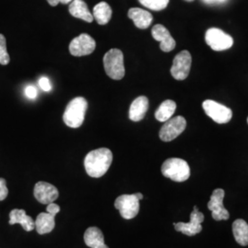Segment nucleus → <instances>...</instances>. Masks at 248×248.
<instances>
[{
    "instance_id": "obj_1",
    "label": "nucleus",
    "mask_w": 248,
    "mask_h": 248,
    "mask_svg": "<svg viewBox=\"0 0 248 248\" xmlns=\"http://www.w3.org/2000/svg\"><path fill=\"white\" fill-rule=\"evenodd\" d=\"M113 160L111 151L108 148H98L91 151L84 160L85 169L89 177H101L109 169Z\"/></svg>"
},
{
    "instance_id": "obj_2",
    "label": "nucleus",
    "mask_w": 248,
    "mask_h": 248,
    "mask_svg": "<svg viewBox=\"0 0 248 248\" xmlns=\"http://www.w3.org/2000/svg\"><path fill=\"white\" fill-rule=\"evenodd\" d=\"M88 106L89 105L87 99L83 97H78L72 99L67 104L62 115L64 124L70 128H79L84 123Z\"/></svg>"
},
{
    "instance_id": "obj_3",
    "label": "nucleus",
    "mask_w": 248,
    "mask_h": 248,
    "mask_svg": "<svg viewBox=\"0 0 248 248\" xmlns=\"http://www.w3.org/2000/svg\"><path fill=\"white\" fill-rule=\"evenodd\" d=\"M162 174L176 182H184L190 177V168L185 160L169 158L162 165Z\"/></svg>"
},
{
    "instance_id": "obj_4",
    "label": "nucleus",
    "mask_w": 248,
    "mask_h": 248,
    "mask_svg": "<svg viewBox=\"0 0 248 248\" xmlns=\"http://www.w3.org/2000/svg\"><path fill=\"white\" fill-rule=\"evenodd\" d=\"M104 69L108 78L111 79H123L125 76L124 53L119 49H110L103 58Z\"/></svg>"
},
{
    "instance_id": "obj_5",
    "label": "nucleus",
    "mask_w": 248,
    "mask_h": 248,
    "mask_svg": "<svg viewBox=\"0 0 248 248\" xmlns=\"http://www.w3.org/2000/svg\"><path fill=\"white\" fill-rule=\"evenodd\" d=\"M205 41L206 44L216 52L228 50L233 45V39L232 36L218 28L209 29L205 33Z\"/></svg>"
},
{
    "instance_id": "obj_6",
    "label": "nucleus",
    "mask_w": 248,
    "mask_h": 248,
    "mask_svg": "<svg viewBox=\"0 0 248 248\" xmlns=\"http://www.w3.org/2000/svg\"><path fill=\"white\" fill-rule=\"evenodd\" d=\"M114 206L116 209L119 210L121 216L126 219V220H131L134 217L137 216L140 210V200L135 194L132 195L119 196L116 199Z\"/></svg>"
},
{
    "instance_id": "obj_7",
    "label": "nucleus",
    "mask_w": 248,
    "mask_h": 248,
    "mask_svg": "<svg viewBox=\"0 0 248 248\" xmlns=\"http://www.w3.org/2000/svg\"><path fill=\"white\" fill-rule=\"evenodd\" d=\"M186 119L182 116H177L169 119L162 126L159 132L160 139L163 142H171L185 131Z\"/></svg>"
},
{
    "instance_id": "obj_8",
    "label": "nucleus",
    "mask_w": 248,
    "mask_h": 248,
    "mask_svg": "<svg viewBox=\"0 0 248 248\" xmlns=\"http://www.w3.org/2000/svg\"><path fill=\"white\" fill-rule=\"evenodd\" d=\"M202 108L205 113L217 124H227L232 117L231 108L212 99L205 100L202 103Z\"/></svg>"
},
{
    "instance_id": "obj_9",
    "label": "nucleus",
    "mask_w": 248,
    "mask_h": 248,
    "mask_svg": "<svg viewBox=\"0 0 248 248\" xmlns=\"http://www.w3.org/2000/svg\"><path fill=\"white\" fill-rule=\"evenodd\" d=\"M191 54L188 51H182L177 53L173 60L171 67V75L177 80H185L189 75L191 67Z\"/></svg>"
},
{
    "instance_id": "obj_10",
    "label": "nucleus",
    "mask_w": 248,
    "mask_h": 248,
    "mask_svg": "<svg viewBox=\"0 0 248 248\" xmlns=\"http://www.w3.org/2000/svg\"><path fill=\"white\" fill-rule=\"evenodd\" d=\"M96 49V42L91 36L82 33L72 40L69 52L73 56H86L93 53Z\"/></svg>"
},
{
    "instance_id": "obj_11",
    "label": "nucleus",
    "mask_w": 248,
    "mask_h": 248,
    "mask_svg": "<svg viewBox=\"0 0 248 248\" xmlns=\"http://www.w3.org/2000/svg\"><path fill=\"white\" fill-rule=\"evenodd\" d=\"M203 221V214L199 212L197 206H194L193 212L190 214L189 222H177L174 223V226L177 232H180L187 236H193L202 230V223Z\"/></svg>"
},
{
    "instance_id": "obj_12",
    "label": "nucleus",
    "mask_w": 248,
    "mask_h": 248,
    "mask_svg": "<svg viewBox=\"0 0 248 248\" xmlns=\"http://www.w3.org/2000/svg\"><path fill=\"white\" fill-rule=\"evenodd\" d=\"M224 195L225 192L222 188H216L208 202V209L212 212L213 218L215 221L228 220L230 217L228 211L223 207Z\"/></svg>"
},
{
    "instance_id": "obj_13",
    "label": "nucleus",
    "mask_w": 248,
    "mask_h": 248,
    "mask_svg": "<svg viewBox=\"0 0 248 248\" xmlns=\"http://www.w3.org/2000/svg\"><path fill=\"white\" fill-rule=\"evenodd\" d=\"M34 197L42 204H50L54 202L58 197L59 192L55 186L45 181H39L34 186Z\"/></svg>"
},
{
    "instance_id": "obj_14",
    "label": "nucleus",
    "mask_w": 248,
    "mask_h": 248,
    "mask_svg": "<svg viewBox=\"0 0 248 248\" xmlns=\"http://www.w3.org/2000/svg\"><path fill=\"white\" fill-rule=\"evenodd\" d=\"M152 36L153 38L159 42L160 49L165 52L169 53L173 51L176 47V41L171 36L169 30L161 24H156L152 29Z\"/></svg>"
},
{
    "instance_id": "obj_15",
    "label": "nucleus",
    "mask_w": 248,
    "mask_h": 248,
    "mask_svg": "<svg viewBox=\"0 0 248 248\" xmlns=\"http://www.w3.org/2000/svg\"><path fill=\"white\" fill-rule=\"evenodd\" d=\"M149 108V100L144 96L135 98L131 104L129 110V118L133 122H140L145 117Z\"/></svg>"
},
{
    "instance_id": "obj_16",
    "label": "nucleus",
    "mask_w": 248,
    "mask_h": 248,
    "mask_svg": "<svg viewBox=\"0 0 248 248\" xmlns=\"http://www.w3.org/2000/svg\"><path fill=\"white\" fill-rule=\"evenodd\" d=\"M128 17L133 20L135 26L141 30L149 28L153 22V15L150 12L139 8L129 9Z\"/></svg>"
},
{
    "instance_id": "obj_17",
    "label": "nucleus",
    "mask_w": 248,
    "mask_h": 248,
    "mask_svg": "<svg viewBox=\"0 0 248 248\" xmlns=\"http://www.w3.org/2000/svg\"><path fill=\"white\" fill-rule=\"evenodd\" d=\"M19 223L26 232H31L35 228V222L33 219L27 215L24 210L14 209L9 213V224L13 225Z\"/></svg>"
},
{
    "instance_id": "obj_18",
    "label": "nucleus",
    "mask_w": 248,
    "mask_h": 248,
    "mask_svg": "<svg viewBox=\"0 0 248 248\" xmlns=\"http://www.w3.org/2000/svg\"><path fill=\"white\" fill-rule=\"evenodd\" d=\"M85 244L90 248H108L104 242V235L98 227H89L84 233Z\"/></svg>"
},
{
    "instance_id": "obj_19",
    "label": "nucleus",
    "mask_w": 248,
    "mask_h": 248,
    "mask_svg": "<svg viewBox=\"0 0 248 248\" xmlns=\"http://www.w3.org/2000/svg\"><path fill=\"white\" fill-rule=\"evenodd\" d=\"M69 13L75 18H80L86 22H92L94 17L89 11L88 5L83 0H73L69 5Z\"/></svg>"
},
{
    "instance_id": "obj_20",
    "label": "nucleus",
    "mask_w": 248,
    "mask_h": 248,
    "mask_svg": "<svg viewBox=\"0 0 248 248\" xmlns=\"http://www.w3.org/2000/svg\"><path fill=\"white\" fill-rule=\"evenodd\" d=\"M54 216L48 213H41L36 218L35 229L39 234L49 233L55 226Z\"/></svg>"
},
{
    "instance_id": "obj_21",
    "label": "nucleus",
    "mask_w": 248,
    "mask_h": 248,
    "mask_svg": "<svg viewBox=\"0 0 248 248\" xmlns=\"http://www.w3.org/2000/svg\"><path fill=\"white\" fill-rule=\"evenodd\" d=\"M112 16V9L107 2H99L93 9V17L99 25H106Z\"/></svg>"
},
{
    "instance_id": "obj_22",
    "label": "nucleus",
    "mask_w": 248,
    "mask_h": 248,
    "mask_svg": "<svg viewBox=\"0 0 248 248\" xmlns=\"http://www.w3.org/2000/svg\"><path fill=\"white\" fill-rule=\"evenodd\" d=\"M232 232L235 241L243 247L248 246V223L243 219H237L232 223Z\"/></svg>"
},
{
    "instance_id": "obj_23",
    "label": "nucleus",
    "mask_w": 248,
    "mask_h": 248,
    "mask_svg": "<svg viewBox=\"0 0 248 248\" xmlns=\"http://www.w3.org/2000/svg\"><path fill=\"white\" fill-rule=\"evenodd\" d=\"M176 108H177L176 102L171 99H167L156 109L155 113V119L161 123H166L167 121H169V119L172 118V116L176 111Z\"/></svg>"
},
{
    "instance_id": "obj_24",
    "label": "nucleus",
    "mask_w": 248,
    "mask_h": 248,
    "mask_svg": "<svg viewBox=\"0 0 248 248\" xmlns=\"http://www.w3.org/2000/svg\"><path fill=\"white\" fill-rule=\"evenodd\" d=\"M139 2L141 5L147 9L155 11H160L168 7L169 0H139Z\"/></svg>"
},
{
    "instance_id": "obj_25",
    "label": "nucleus",
    "mask_w": 248,
    "mask_h": 248,
    "mask_svg": "<svg viewBox=\"0 0 248 248\" xmlns=\"http://www.w3.org/2000/svg\"><path fill=\"white\" fill-rule=\"evenodd\" d=\"M10 61L9 53L7 51V41L3 34H0V64L7 65Z\"/></svg>"
},
{
    "instance_id": "obj_26",
    "label": "nucleus",
    "mask_w": 248,
    "mask_h": 248,
    "mask_svg": "<svg viewBox=\"0 0 248 248\" xmlns=\"http://www.w3.org/2000/svg\"><path fill=\"white\" fill-rule=\"evenodd\" d=\"M9 194V189L7 187V182L4 178H0V202L4 201Z\"/></svg>"
},
{
    "instance_id": "obj_27",
    "label": "nucleus",
    "mask_w": 248,
    "mask_h": 248,
    "mask_svg": "<svg viewBox=\"0 0 248 248\" xmlns=\"http://www.w3.org/2000/svg\"><path fill=\"white\" fill-rule=\"evenodd\" d=\"M39 85H40V88L45 92H49L52 90V84L48 78H45V77L41 78L39 80Z\"/></svg>"
},
{
    "instance_id": "obj_28",
    "label": "nucleus",
    "mask_w": 248,
    "mask_h": 248,
    "mask_svg": "<svg viewBox=\"0 0 248 248\" xmlns=\"http://www.w3.org/2000/svg\"><path fill=\"white\" fill-rule=\"evenodd\" d=\"M37 94H38V91L35 87H33V86H28L25 89V95H26L27 98H30V99L36 98Z\"/></svg>"
},
{
    "instance_id": "obj_29",
    "label": "nucleus",
    "mask_w": 248,
    "mask_h": 248,
    "mask_svg": "<svg viewBox=\"0 0 248 248\" xmlns=\"http://www.w3.org/2000/svg\"><path fill=\"white\" fill-rule=\"evenodd\" d=\"M46 211L49 214H51V215L55 217V215L60 212V207L57 204L52 202V203L48 204V206L46 208Z\"/></svg>"
},
{
    "instance_id": "obj_30",
    "label": "nucleus",
    "mask_w": 248,
    "mask_h": 248,
    "mask_svg": "<svg viewBox=\"0 0 248 248\" xmlns=\"http://www.w3.org/2000/svg\"><path fill=\"white\" fill-rule=\"evenodd\" d=\"M48 3L52 6V7H56L58 4H59V1L58 0H47Z\"/></svg>"
},
{
    "instance_id": "obj_31",
    "label": "nucleus",
    "mask_w": 248,
    "mask_h": 248,
    "mask_svg": "<svg viewBox=\"0 0 248 248\" xmlns=\"http://www.w3.org/2000/svg\"><path fill=\"white\" fill-rule=\"evenodd\" d=\"M58 1H59V3L66 5V4H70L73 0H58Z\"/></svg>"
},
{
    "instance_id": "obj_32",
    "label": "nucleus",
    "mask_w": 248,
    "mask_h": 248,
    "mask_svg": "<svg viewBox=\"0 0 248 248\" xmlns=\"http://www.w3.org/2000/svg\"><path fill=\"white\" fill-rule=\"evenodd\" d=\"M205 3L207 4H213V3H216V0H203Z\"/></svg>"
},
{
    "instance_id": "obj_33",
    "label": "nucleus",
    "mask_w": 248,
    "mask_h": 248,
    "mask_svg": "<svg viewBox=\"0 0 248 248\" xmlns=\"http://www.w3.org/2000/svg\"><path fill=\"white\" fill-rule=\"evenodd\" d=\"M226 0H216V3H224Z\"/></svg>"
},
{
    "instance_id": "obj_34",
    "label": "nucleus",
    "mask_w": 248,
    "mask_h": 248,
    "mask_svg": "<svg viewBox=\"0 0 248 248\" xmlns=\"http://www.w3.org/2000/svg\"><path fill=\"white\" fill-rule=\"evenodd\" d=\"M186 2H191V1H194V0H185Z\"/></svg>"
},
{
    "instance_id": "obj_35",
    "label": "nucleus",
    "mask_w": 248,
    "mask_h": 248,
    "mask_svg": "<svg viewBox=\"0 0 248 248\" xmlns=\"http://www.w3.org/2000/svg\"></svg>"
}]
</instances>
